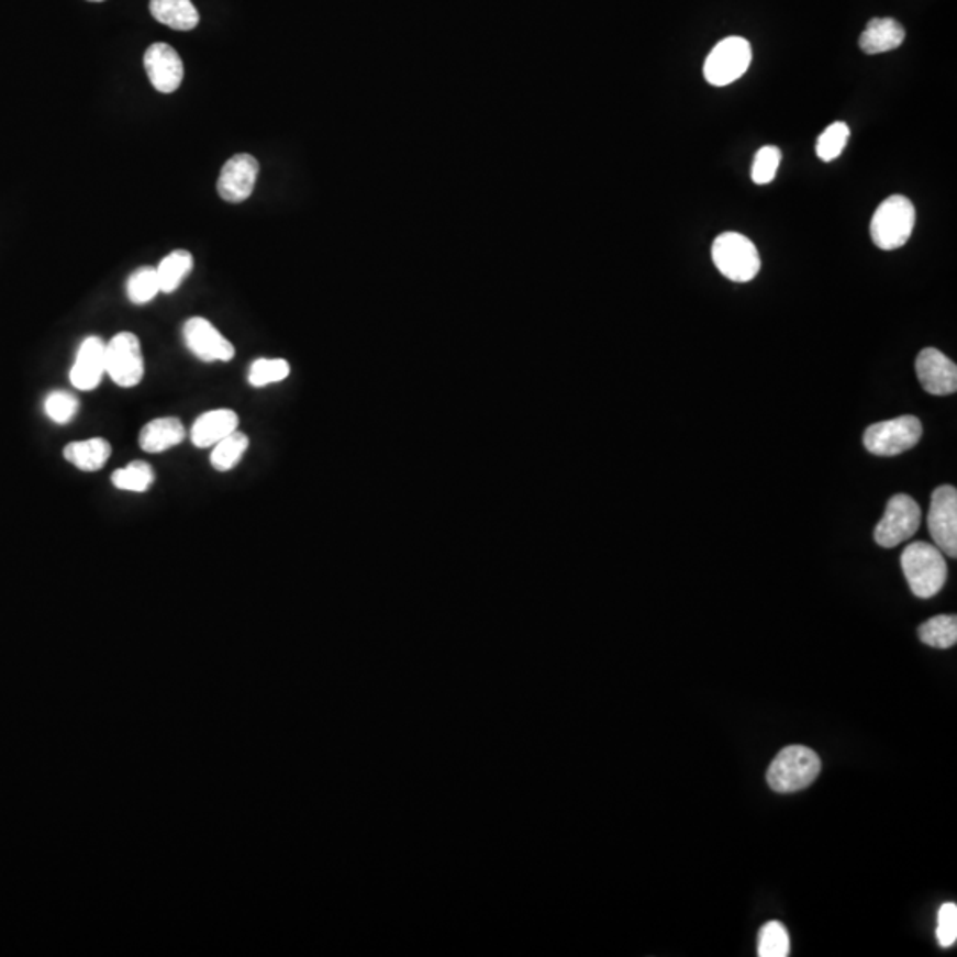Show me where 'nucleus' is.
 I'll return each mask as SVG.
<instances>
[{
    "mask_svg": "<svg viewBox=\"0 0 957 957\" xmlns=\"http://www.w3.org/2000/svg\"><path fill=\"white\" fill-rule=\"evenodd\" d=\"M901 566L916 598H933L947 582L948 569L944 554L924 541H916L902 552Z\"/></svg>",
    "mask_w": 957,
    "mask_h": 957,
    "instance_id": "1",
    "label": "nucleus"
},
{
    "mask_svg": "<svg viewBox=\"0 0 957 957\" xmlns=\"http://www.w3.org/2000/svg\"><path fill=\"white\" fill-rule=\"evenodd\" d=\"M821 774V759L811 748L792 745L780 750L766 774L777 792H797L809 788Z\"/></svg>",
    "mask_w": 957,
    "mask_h": 957,
    "instance_id": "2",
    "label": "nucleus"
},
{
    "mask_svg": "<svg viewBox=\"0 0 957 957\" xmlns=\"http://www.w3.org/2000/svg\"><path fill=\"white\" fill-rule=\"evenodd\" d=\"M915 219L913 202L904 196H892L876 210L870 221V238L881 251H895L912 236Z\"/></svg>",
    "mask_w": 957,
    "mask_h": 957,
    "instance_id": "3",
    "label": "nucleus"
},
{
    "mask_svg": "<svg viewBox=\"0 0 957 957\" xmlns=\"http://www.w3.org/2000/svg\"><path fill=\"white\" fill-rule=\"evenodd\" d=\"M711 256L720 274L733 282H748L760 270L756 245L739 233L720 234L713 243Z\"/></svg>",
    "mask_w": 957,
    "mask_h": 957,
    "instance_id": "4",
    "label": "nucleus"
},
{
    "mask_svg": "<svg viewBox=\"0 0 957 957\" xmlns=\"http://www.w3.org/2000/svg\"><path fill=\"white\" fill-rule=\"evenodd\" d=\"M922 422L915 415H902L890 421L876 422L864 433V445L875 456H898L913 449L921 442Z\"/></svg>",
    "mask_w": 957,
    "mask_h": 957,
    "instance_id": "5",
    "label": "nucleus"
},
{
    "mask_svg": "<svg viewBox=\"0 0 957 957\" xmlns=\"http://www.w3.org/2000/svg\"><path fill=\"white\" fill-rule=\"evenodd\" d=\"M750 63V43L743 37H727L724 42H720L705 59V80L715 88H724L743 77Z\"/></svg>",
    "mask_w": 957,
    "mask_h": 957,
    "instance_id": "6",
    "label": "nucleus"
},
{
    "mask_svg": "<svg viewBox=\"0 0 957 957\" xmlns=\"http://www.w3.org/2000/svg\"><path fill=\"white\" fill-rule=\"evenodd\" d=\"M921 508L910 496H893L883 518L875 528V541L883 548H893L915 536L921 527Z\"/></svg>",
    "mask_w": 957,
    "mask_h": 957,
    "instance_id": "7",
    "label": "nucleus"
},
{
    "mask_svg": "<svg viewBox=\"0 0 957 957\" xmlns=\"http://www.w3.org/2000/svg\"><path fill=\"white\" fill-rule=\"evenodd\" d=\"M107 372L115 386L124 389H132L143 381V348L137 335L121 332L107 344Z\"/></svg>",
    "mask_w": 957,
    "mask_h": 957,
    "instance_id": "8",
    "label": "nucleus"
},
{
    "mask_svg": "<svg viewBox=\"0 0 957 957\" xmlns=\"http://www.w3.org/2000/svg\"><path fill=\"white\" fill-rule=\"evenodd\" d=\"M927 527L942 554L957 557V491L954 486H939L931 497Z\"/></svg>",
    "mask_w": 957,
    "mask_h": 957,
    "instance_id": "9",
    "label": "nucleus"
},
{
    "mask_svg": "<svg viewBox=\"0 0 957 957\" xmlns=\"http://www.w3.org/2000/svg\"><path fill=\"white\" fill-rule=\"evenodd\" d=\"M187 348L202 363H230L234 346L204 318H190L183 326Z\"/></svg>",
    "mask_w": 957,
    "mask_h": 957,
    "instance_id": "10",
    "label": "nucleus"
},
{
    "mask_svg": "<svg viewBox=\"0 0 957 957\" xmlns=\"http://www.w3.org/2000/svg\"><path fill=\"white\" fill-rule=\"evenodd\" d=\"M257 175H259V162L253 155H247V153L234 155L222 167L219 183H216L219 196L224 201L234 202V204L247 201L253 196Z\"/></svg>",
    "mask_w": 957,
    "mask_h": 957,
    "instance_id": "11",
    "label": "nucleus"
},
{
    "mask_svg": "<svg viewBox=\"0 0 957 957\" xmlns=\"http://www.w3.org/2000/svg\"><path fill=\"white\" fill-rule=\"evenodd\" d=\"M144 68L152 80L153 88L164 94H170L183 82V60L178 52L167 43H155L149 46L144 56Z\"/></svg>",
    "mask_w": 957,
    "mask_h": 957,
    "instance_id": "12",
    "label": "nucleus"
},
{
    "mask_svg": "<svg viewBox=\"0 0 957 957\" xmlns=\"http://www.w3.org/2000/svg\"><path fill=\"white\" fill-rule=\"evenodd\" d=\"M921 386L933 396H950L957 390V367L936 348L919 353L915 363Z\"/></svg>",
    "mask_w": 957,
    "mask_h": 957,
    "instance_id": "13",
    "label": "nucleus"
},
{
    "mask_svg": "<svg viewBox=\"0 0 957 957\" xmlns=\"http://www.w3.org/2000/svg\"><path fill=\"white\" fill-rule=\"evenodd\" d=\"M105 372L107 344L97 335H91L78 348L77 360L69 372V380L75 389L86 392V390L97 389Z\"/></svg>",
    "mask_w": 957,
    "mask_h": 957,
    "instance_id": "14",
    "label": "nucleus"
},
{
    "mask_svg": "<svg viewBox=\"0 0 957 957\" xmlns=\"http://www.w3.org/2000/svg\"><path fill=\"white\" fill-rule=\"evenodd\" d=\"M238 413L233 412V410H227V408L211 410L193 422L190 438L196 447L207 449V447H213V445L224 441L225 436L231 435L233 431L238 430Z\"/></svg>",
    "mask_w": 957,
    "mask_h": 957,
    "instance_id": "15",
    "label": "nucleus"
},
{
    "mask_svg": "<svg viewBox=\"0 0 957 957\" xmlns=\"http://www.w3.org/2000/svg\"><path fill=\"white\" fill-rule=\"evenodd\" d=\"M904 29L901 23L893 19H872L861 33L860 45L864 54L875 56L884 52L895 51L904 42Z\"/></svg>",
    "mask_w": 957,
    "mask_h": 957,
    "instance_id": "16",
    "label": "nucleus"
},
{
    "mask_svg": "<svg viewBox=\"0 0 957 957\" xmlns=\"http://www.w3.org/2000/svg\"><path fill=\"white\" fill-rule=\"evenodd\" d=\"M185 441V427L179 419L164 418L147 422L141 431L138 444L146 453H164Z\"/></svg>",
    "mask_w": 957,
    "mask_h": 957,
    "instance_id": "17",
    "label": "nucleus"
},
{
    "mask_svg": "<svg viewBox=\"0 0 957 957\" xmlns=\"http://www.w3.org/2000/svg\"><path fill=\"white\" fill-rule=\"evenodd\" d=\"M149 11L156 22L175 31H192L199 25V13L192 0H152Z\"/></svg>",
    "mask_w": 957,
    "mask_h": 957,
    "instance_id": "18",
    "label": "nucleus"
},
{
    "mask_svg": "<svg viewBox=\"0 0 957 957\" xmlns=\"http://www.w3.org/2000/svg\"><path fill=\"white\" fill-rule=\"evenodd\" d=\"M112 447L109 442L103 438H91L86 442H71L66 445L65 458L69 463H74L78 470L84 472H97L105 467V463L111 458Z\"/></svg>",
    "mask_w": 957,
    "mask_h": 957,
    "instance_id": "19",
    "label": "nucleus"
},
{
    "mask_svg": "<svg viewBox=\"0 0 957 957\" xmlns=\"http://www.w3.org/2000/svg\"><path fill=\"white\" fill-rule=\"evenodd\" d=\"M192 270L193 257L188 251H175V253L164 257L158 268H156L162 291L164 293L176 291Z\"/></svg>",
    "mask_w": 957,
    "mask_h": 957,
    "instance_id": "20",
    "label": "nucleus"
},
{
    "mask_svg": "<svg viewBox=\"0 0 957 957\" xmlns=\"http://www.w3.org/2000/svg\"><path fill=\"white\" fill-rule=\"evenodd\" d=\"M919 637L935 649H950L957 642L956 615H936L919 627Z\"/></svg>",
    "mask_w": 957,
    "mask_h": 957,
    "instance_id": "21",
    "label": "nucleus"
},
{
    "mask_svg": "<svg viewBox=\"0 0 957 957\" xmlns=\"http://www.w3.org/2000/svg\"><path fill=\"white\" fill-rule=\"evenodd\" d=\"M248 444L251 442H248L247 435H243L238 430L233 431L231 435L225 436L224 441L213 445L210 458L211 465L219 472H227V470L238 465L243 454L247 453Z\"/></svg>",
    "mask_w": 957,
    "mask_h": 957,
    "instance_id": "22",
    "label": "nucleus"
},
{
    "mask_svg": "<svg viewBox=\"0 0 957 957\" xmlns=\"http://www.w3.org/2000/svg\"><path fill=\"white\" fill-rule=\"evenodd\" d=\"M155 482V472L146 461H132L129 467L120 468L112 474V485L118 490L144 493Z\"/></svg>",
    "mask_w": 957,
    "mask_h": 957,
    "instance_id": "23",
    "label": "nucleus"
},
{
    "mask_svg": "<svg viewBox=\"0 0 957 957\" xmlns=\"http://www.w3.org/2000/svg\"><path fill=\"white\" fill-rule=\"evenodd\" d=\"M757 954L760 957H786L791 954L788 930L780 922L771 921L760 927Z\"/></svg>",
    "mask_w": 957,
    "mask_h": 957,
    "instance_id": "24",
    "label": "nucleus"
},
{
    "mask_svg": "<svg viewBox=\"0 0 957 957\" xmlns=\"http://www.w3.org/2000/svg\"><path fill=\"white\" fill-rule=\"evenodd\" d=\"M126 289H129L130 302L137 303V305L152 302L156 294L162 293L158 271L152 266L138 268L130 276Z\"/></svg>",
    "mask_w": 957,
    "mask_h": 957,
    "instance_id": "25",
    "label": "nucleus"
},
{
    "mask_svg": "<svg viewBox=\"0 0 957 957\" xmlns=\"http://www.w3.org/2000/svg\"><path fill=\"white\" fill-rule=\"evenodd\" d=\"M289 364L282 358H259L251 366L248 383L253 387H266L279 383L289 376Z\"/></svg>",
    "mask_w": 957,
    "mask_h": 957,
    "instance_id": "26",
    "label": "nucleus"
},
{
    "mask_svg": "<svg viewBox=\"0 0 957 957\" xmlns=\"http://www.w3.org/2000/svg\"><path fill=\"white\" fill-rule=\"evenodd\" d=\"M847 141H849V126L846 123L830 124L817 138L815 153L823 162L835 160L844 152Z\"/></svg>",
    "mask_w": 957,
    "mask_h": 957,
    "instance_id": "27",
    "label": "nucleus"
},
{
    "mask_svg": "<svg viewBox=\"0 0 957 957\" xmlns=\"http://www.w3.org/2000/svg\"><path fill=\"white\" fill-rule=\"evenodd\" d=\"M782 153L777 146L760 147L752 166V179L756 185L771 183L779 169Z\"/></svg>",
    "mask_w": 957,
    "mask_h": 957,
    "instance_id": "28",
    "label": "nucleus"
},
{
    "mask_svg": "<svg viewBox=\"0 0 957 957\" xmlns=\"http://www.w3.org/2000/svg\"><path fill=\"white\" fill-rule=\"evenodd\" d=\"M78 399L65 390L52 392L45 401V412L56 424H66L78 412Z\"/></svg>",
    "mask_w": 957,
    "mask_h": 957,
    "instance_id": "29",
    "label": "nucleus"
},
{
    "mask_svg": "<svg viewBox=\"0 0 957 957\" xmlns=\"http://www.w3.org/2000/svg\"><path fill=\"white\" fill-rule=\"evenodd\" d=\"M936 939L939 947L948 948L956 944L957 939V906L954 902H947L939 908L938 925H936Z\"/></svg>",
    "mask_w": 957,
    "mask_h": 957,
    "instance_id": "30",
    "label": "nucleus"
},
{
    "mask_svg": "<svg viewBox=\"0 0 957 957\" xmlns=\"http://www.w3.org/2000/svg\"><path fill=\"white\" fill-rule=\"evenodd\" d=\"M89 2H103V0H89Z\"/></svg>",
    "mask_w": 957,
    "mask_h": 957,
    "instance_id": "31",
    "label": "nucleus"
}]
</instances>
